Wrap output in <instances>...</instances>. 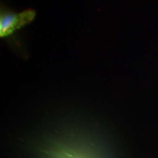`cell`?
<instances>
[{"label": "cell", "mask_w": 158, "mask_h": 158, "mask_svg": "<svg viewBox=\"0 0 158 158\" xmlns=\"http://www.w3.org/2000/svg\"><path fill=\"white\" fill-rule=\"evenodd\" d=\"M36 17L33 9L17 12L2 5L0 9V37L8 44L15 54L22 58H27V49L20 33Z\"/></svg>", "instance_id": "obj_1"}]
</instances>
